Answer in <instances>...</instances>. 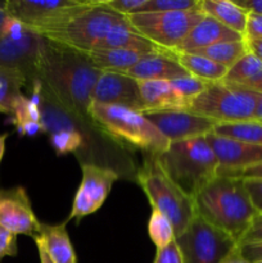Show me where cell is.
Segmentation results:
<instances>
[{"instance_id": "cell-1", "label": "cell", "mask_w": 262, "mask_h": 263, "mask_svg": "<svg viewBox=\"0 0 262 263\" xmlns=\"http://www.w3.org/2000/svg\"><path fill=\"white\" fill-rule=\"evenodd\" d=\"M102 72L92 66L86 54L43 39L36 62V76L46 82L67 109L89 116L92 91Z\"/></svg>"}, {"instance_id": "cell-2", "label": "cell", "mask_w": 262, "mask_h": 263, "mask_svg": "<svg viewBox=\"0 0 262 263\" xmlns=\"http://www.w3.org/2000/svg\"><path fill=\"white\" fill-rule=\"evenodd\" d=\"M195 211L204 221L229 234L236 243L247 233L256 211L243 179L217 175L194 198Z\"/></svg>"}, {"instance_id": "cell-3", "label": "cell", "mask_w": 262, "mask_h": 263, "mask_svg": "<svg viewBox=\"0 0 262 263\" xmlns=\"http://www.w3.org/2000/svg\"><path fill=\"white\" fill-rule=\"evenodd\" d=\"M157 157L170 179L193 199L218 175L217 158L205 136L170 143Z\"/></svg>"}, {"instance_id": "cell-4", "label": "cell", "mask_w": 262, "mask_h": 263, "mask_svg": "<svg viewBox=\"0 0 262 263\" xmlns=\"http://www.w3.org/2000/svg\"><path fill=\"white\" fill-rule=\"evenodd\" d=\"M89 117L118 143L140 149L146 154H161L167 151L170 141L158 128L149 122L143 113L120 105L91 103Z\"/></svg>"}, {"instance_id": "cell-5", "label": "cell", "mask_w": 262, "mask_h": 263, "mask_svg": "<svg viewBox=\"0 0 262 263\" xmlns=\"http://www.w3.org/2000/svg\"><path fill=\"white\" fill-rule=\"evenodd\" d=\"M138 181L152 208L158 210L171 221L176 238L181 235L197 216L194 199L170 179L157 154H146L138 172Z\"/></svg>"}, {"instance_id": "cell-6", "label": "cell", "mask_w": 262, "mask_h": 263, "mask_svg": "<svg viewBox=\"0 0 262 263\" xmlns=\"http://www.w3.org/2000/svg\"><path fill=\"white\" fill-rule=\"evenodd\" d=\"M258 92L246 87L208 82L207 87L192 102L186 110L218 123H234L254 120Z\"/></svg>"}, {"instance_id": "cell-7", "label": "cell", "mask_w": 262, "mask_h": 263, "mask_svg": "<svg viewBox=\"0 0 262 263\" xmlns=\"http://www.w3.org/2000/svg\"><path fill=\"white\" fill-rule=\"evenodd\" d=\"M125 20L126 17L123 15L94 2V5L89 9L80 13L62 27L46 32L41 37L86 54L99 49L109 31Z\"/></svg>"}, {"instance_id": "cell-8", "label": "cell", "mask_w": 262, "mask_h": 263, "mask_svg": "<svg viewBox=\"0 0 262 263\" xmlns=\"http://www.w3.org/2000/svg\"><path fill=\"white\" fill-rule=\"evenodd\" d=\"M204 14L199 7L185 12L136 13L128 15L131 27L164 51L174 53Z\"/></svg>"}, {"instance_id": "cell-9", "label": "cell", "mask_w": 262, "mask_h": 263, "mask_svg": "<svg viewBox=\"0 0 262 263\" xmlns=\"http://www.w3.org/2000/svg\"><path fill=\"white\" fill-rule=\"evenodd\" d=\"M94 5V0H57V2H32L9 0L2 5L9 17L22 23L26 28L39 36L62 27L84 10Z\"/></svg>"}, {"instance_id": "cell-10", "label": "cell", "mask_w": 262, "mask_h": 263, "mask_svg": "<svg viewBox=\"0 0 262 263\" xmlns=\"http://www.w3.org/2000/svg\"><path fill=\"white\" fill-rule=\"evenodd\" d=\"M175 241L181 252L184 263H221L238 246L229 234L198 215Z\"/></svg>"}, {"instance_id": "cell-11", "label": "cell", "mask_w": 262, "mask_h": 263, "mask_svg": "<svg viewBox=\"0 0 262 263\" xmlns=\"http://www.w3.org/2000/svg\"><path fill=\"white\" fill-rule=\"evenodd\" d=\"M82 180L73 199L69 213V220L77 222L86 216L97 212L107 199L113 184L118 180V174L109 167H102L94 163H84L81 166Z\"/></svg>"}, {"instance_id": "cell-12", "label": "cell", "mask_w": 262, "mask_h": 263, "mask_svg": "<svg viewBox=\"0 0 262 263\" xmlns=\"http://www.w3.org/2000/svg\"><path fill=\"white\" fill-rule=\"evenodd\" d=\"M143 115L170 143L207 136L217 125L213 120L186 109L146 110Z\"/></svg>"}, {"instance_id": "cell-13", "label": "cell", "mask_w": 262, "mask_h": 263, "mask_svg": "<svg viewBox=\"0 0 262 263\" xmlns=\"http://www.w3.org/2000/svg\"><path fill=\"white\" fill-rule=\"evenodd\" d=\"M0 225L15 235H27L35 240L43 223L36 218L30 198L22 186L0 189Z\"/></svg>"}, {"instance_id": "cell-14", "label": "cell", "mask_w": 262, "mask_h": 263, "mask_svg": "<svg viewBox=\"0 0 262 263\" xmlns=\"http://www.w3.org/2000/svg\"><path fill=\"white\" fill-rule=\"evenodd\" d=\"M91 100V103L120 105L140 113L146 110L139 82L121 72L103 71L94 87Z\"/></svg>"}, {"instance_id": "cell-15", "label": "cell", "mask_w": 262, "mask_h": 263, "mask_svg": "<svg viewBox=\"0 0 262 263\" xmlns=\"http://www.w3.org/2000/svg\"><path fill=\"white\" fill-rule=\"evenodd\" d=\"M218 162V175H229L262 163V145L222 138L211 133L205 136Z\"/></svg>"}, {"instance_id": "cell-16", "label": "cell", "mask_w": 262, "mask_h": 263, "mask_svg": "<svg viewBox=\"0 0 262 263\" xmlns=\"http://www.w3.org/2000/svg\"><path fill=\"white\" fill-rule=\"evenodd\" d=\"M43 37L28 28L18 35L0 37V67L18 68L30 77L36 76V62Z\"/></svg>"}, {"instance_id": "cell-17", "label": "cell", "mask_w": 262, "mask_h": 263, "mask_svg": "<svg viewBox=\"0 0 262 263\" xmlns=\"http://www.w3.org/2000/svg\"><path fill=\"white\" fill-rule=\"evenodd\" d=\"M136 81H172L190 76L177 62L175 53H154L141 58L135 66L121 72Z\"/></svg>"}, {"instance_id": "cell-18", "label": "cell", "mask_w": 262, "mask_h": 263, "mask_svg": "<svg viewBox=\"0 0 262 263\" xmlns=\"http://www.w3.org/2000/svg\"><path fill=\"white\" fill-rule=\"evenodd\" d=\"M244 40L240 33L230 30L223 26L218 21L204 15L189 32L175 51L177 53H185V51L197 50V49L207 48L210 45H215L218 43H226V41H240ZM174 51V53H175Z\"/></svg>"}, {"instance_id": "cell-19", "label": "cell", "mask_w": 262, "mask_h": 263, "mask_svg": "<svg viewBox=\"0 0 262 263\" xmlns=\"http://www.w3.org/2000/svg\"><path fill=\"white\" fill-rule=\"evenodd\" d=\"M35 94L33 98H27L25 95L18 97L14 104L12 107L13 123L17 127V131L21 135L33 136L39 133H45L46 128L45 122L43 120V112L40 109V81H35Z\"/></svg>"}, {"instance_id": "cell-20", "label": "cell", "mask_w": 262, "mask_h": 263, "mask_svg": "<svg viewBox=\"0 0 262 263\" xmlns=\"http://www.w3.org/2000/svg\"><path fill=\"white\" fill-rule=\"evenodd\" d=\"M36 244H40L53 263H77L76 253L72 247L71 239L67 233L66 223L59 225H44L38 238Z\"/></svg>"}, {"instance_id": "cell-21", "label": "cell", "mask_w": 262, "mask_h": 263, "mask_svg": "<svg viewBox=\"0 0 262 263\" xmlns=\"http://www.w3.org/2000/svg\"><path fill=\"white\" fill-rule=\"evenodd\" d=\"M146 110L188 109L189 104L179 97L170 81H138ZM145 110V112H146Z\"/></svg>"}, {"instance_id": "cell-22", "label": "cell", "mask_w": 262, "mask_h": 263, "mask_svg": "<svg viewBox=\"0 0 262 263\" xmlns=\"http://www.w3.org/2000/svg\"><path fill=\"white\" fill-rule=\"evenodd\" d=\"M99 49H127V50L141 51L145 54L154 53H172V51H164L154 45L149 40L139 35L135 30L130 26L127 20L118 23L117 26L109 31L107 37L99 46ZM97 49V50H99Z\"/></svg>"}, {"instance_id": "cell-23", "label": "cell", "mask_w": 262, "mask_h": 263, "mask_svg": "<svg viewBox=\"0 0 262 263\" xmlns=\"http://www.w3.org/2000/svg\"><path fill=\"white\" fill-rule=\"evenodd\" d=\"M199 9L244 37L249 13L238 4L229 0H199Z\"/></svg>"}, {"instance_id": "cell-24", "label": "cell", "mask_w": 262, "mask_h": 263, "mask_svg": "<svg viewBox=\"0 0 262 263\" xmlns=\"http://www.w3.org/2000/svg\"><path fill=\"white\" fill-rule=\"evenodd\" d=\"M222 82L262 94V61L248 51L228 69Z\"/></svg>"}, {"instance_id": "cell-25", "label": "cell", "mask_w": 262, "mask_h": 263, "mask_svg": "<svg viewBox=\"0 0 262 263\" xmlns=\"http://www.w3.org/2000/svg\"><path fill=\"white\" fill-rule=\"evenodd\" d=\"M86 55L92 66L100 71L123 72L148 54L127 49H99L86 53Z\"/></svg>"}, {"instance_id": "cell-26", "label": "cell", "mask_w": 262, "mask_h": 263, "mask_svg": "<svg viewBox=\"0 0 262 263\" xmlns=\"http://www.w3.org/2000/svg\"><path fill=\"white\" fill-rule=\"evenodd\" d=\"M177 62L182 68L195 79L203 80L207 82H218L225 79L228 69L221 64L215 63L204 57L197 55L193 53H177L175 51Z\"/></svg>"}, {"instance_id": "cell-27", "label": "cell", "mask_w": 262, "mask_h": 263, "mask_svg": "<svg viewBox=\"0 0 262 263\" xmlns=\"http://www.w3.org/2000/svg\"><path fill=\"white\" fill-rule=\"evenodd\" d=\"M248 45L246 40L240 41H226V43H218L215 45H210L207 48L197 49V50L185 51V53H193L197 55L204 57L215 63L230 68L236 63L243 55L248 53Z\"/></svg>"}, {"instance_id": "cell-28", "label": "cell", "mask_w": 262, "mask_h": 263, "mask_svg": "<svg viewBox=\"0 0 262 263\" xmlns=\"http://www.w3.org/2000/svg\"><path fill=\"white\" fill-rule=\"evenodd\" d=\"M27 80L28 77L21 69L0 67V109L3 113H12L13 104L22 95L21 90Z\"/></svg>"}, {"instance_id": "cell-29", "label": "cell", "mask_w": 262, "mask_h": 263, "mask_svg": "<svg viewBox=\"0 0 262 263\" xmlns=\"http://www.w3.org/2000/svg\"><path fill=\"white\" fill-rule=\"evenodd\" d=\"M222 138L234 139L244 143L262 145V123L256 120L234 123H218L212 131Z\"/></svg>"}, {"instance_id": "cell-30", "label": "cell", "mask_w": 262, "mask_h": 263, "mask_svg": "<svg viewBox=\"0 0 262 263\" xmlns=\"http://www.w3.org/2000/svg\"><path fill=\"white\" fill-rule=\"evenodd\" d=\"M148 233L149 238L157 249L164 248L176 239L171 221L156 208H152L151 218L148 222Z\"/></svg>"}, {"instance_id": "cell-31", "label": "cell", "mask_w": 262, "mask_h": 263, "mask_svg": "<svg viewBox=\"0 0 262 263\" xmlns=\"http://www.w3.org/2000/svg\"><path fill=\"white\" fill-rule=\"evenodd\" d=\"M50 144L58 154L74 152L82 145V136L73 128H61L50 135Z\"/></svg>"}, {"instance_id": "cell-32", "label": "cell", "mask_w": 262, "mask_h": 263, "mask_svg": "<svg viewBox=\"0 0 262 263\" xmlns=\"http://www.w3.org/2000/svg\"><path fill=\"white\" fill-rule=\"evenodd\" d=\"M170 84L174 87L175 91L179 94V97L182 98L190 105L193 100L207 87L208 82L195 79L193 76H184L180 77V79L172 80V81H170Z\"/></svg>"}, {"instance_id": "cell-33", "label": "cell", "mask_w": 262, "mask_h": 263, "mask_svg": "<svg viewBox=\"0 0 262 263\" xmlns=\"http://www.w3.org/2000/svg\"><path fill=\"white\" fill-rule=\"evenodd\" d=\"M199 7V0H146L140 13L185 12Z\"/></svg>"}, {"instance_id": "cell-34", "label": "cell", "mask_w": 262, "mask_h": 263, "mask_svg": "<svg viewBox=\"0 0 262 263\" xmlns=\"http://www.w3.org/2000/svg\"><path fill=\"white\" fill-rule=\"evenodd\" d=\"M99 5L117 13V14L128 17V15L140 13L145 5L146 0H107V2H98Z\"/></svg>"}, {"instance_id": "cell-35", "label": "cell", "mask_w": 262, "mask_h": 263, "mask_svg": "<svg viewBox=\"0 0 262 263\" xmlns=\"http://www.w3.org/2000/svg\"><path fill=\"white\" fill-rule=\"evenodd\" d=\"M243 182L254 211L257 215H262V177H247Z\"/></svg>"}, {"instance_id": "cell-36", "label": "cell", "mask_w": 262, "mask_h": 263, "mask_svg": "<svg viewBox=\"0 0 262 263\" xmlns=\"http://www.w3.org/2000/svg\"><path fill=\"white\" fill-rule=\"evenodd\" d=\"M18 253L17 235L0 225V261L4 257H15Z\"/></svg>"}, {"instance_id": "cell-37", "label": "cell", "mask_w": 262, "mask_h": 263, "mask_svg": "<svg viewBox=\"0 0 262 263\" xmlns=\"http://www.w3.org/2000/svg\"><path fill=\"white\" fill-rule=\"evenodd\" d=\"M154 263H184L176 241H172L171 244L162 249H157Z\"/></svg>"}, {"instance_id": "cell-38", "label": "cell", "mask_w": 262, "mask_h": 263, "mask_svg": "<svg viewBox=\"0 0 262 263\" xmlns=\"http://www.w3.org/2000/svg\"><path fill=\"white\" fill-rule=\"evenodd\" d=\"M262 243V215H256L247 233L241 236L238 246Z\"/></svg>"}, {"instance_id": "cell-39", "label": "cell", "mask_w": 262, "mask_h": 263, "mask_svg": "<svg viewBox=\"0 0 262 263\" xmlns=\"http://www.w3.org/2000/svg\"><path fill=\"white\" fill-rule=\"evenodd\" d=\"M244 40H262V15L249 13Z\"/></svg>"}, {"instance_id": "cell-40", "label": "cell", "mask_w": 262, "mask_h": 263, "mask_svg": "<svg viewBox=\"0 0 262 263\" xmlns=\"http://www.w3.org/2000/svg\"><path fill=\"white\" fill-rule=\"evenodd\" d=\"M238 248L244 258L248 259L249 262L262 261V243L244 244V246H238Z\"/></svg>"}, {"instance_id": "cell-41", "label": "cell", "mask_w": 262, "mask_h": 263, "mask_svg": "<svg viewBox=\"0 0 262 263\" xmlns=\"http://www.w3.org/2000/svg\"><path fill=\"white\" fill-rule=\"evenodd\" d=\"M226 176H234V177H239V179H247V177H262V163L248 167V168H244L241 170V171L233 172V174H229L226 175Z\"/></svg>"}, {"instance_id": "cell-42", "label": "cell", "mask_w": 262, "mask_h": 263, "mask_svg": "<svg viewBox=\"0 0 262 263\" xmlns=\"http://www.w3.org/2000/svg\"><path fill=\"white\" fill-rule=\"evenodd\" d=\"M234 3L246 9L248 13L262 15V0H236Z\"/></svg>"}, {"instance_id": "cell-43", "label": "cell", "mask_w": 262, "mask_h": 263, "mask_svg": "<svg viewBox=\"0 0 262 263\" xmlns=\"http://www.w3.org/2000/svg\"><path fill=\"white\" fill-rule=\"evenodd\" d=\"M221 263H252V262H249L248 259L244 258L243 254H241L240 251H239L238 246H236L235 248H234L233 251H231L230 253L223 258V261Z\"/></svg>"}, {"instance_id": "cell-44", "label": "cell", "mask_w": 262, "mask_h": 263, "mask_svg": "<svg viewBox=\"0 0 262 263\" xmlns=\"http://www.w3.org/2000/svg\"><path fill=\"white\" fill-rule=\"evenodd\" d=\"M248 50L262 61V40H246Z\"/></svg>"}, {"instance_id": "cell-45", "label": "cell", "mask_w": 262, "mask_h": 263, "mask_svg": "<svg viewBox=\"0 0 262 263\" xmlns=\"http://www.w3.org/2000/svg\"><path fill=\"white\" fill-rule=\"evenodd\" d=\"M254 120L262 123V94L258 92V99H257L256 112H254Z\"/></svg>"}, {"instance_id": "cell-46", "label": "cell", "mask_w": 262, "mask_h": 263, "mask_svg": "<svg viewBox=\"0 0 262 263\" xmlns=\"http://www.w3.org/2000/svg\"><path fill=\"white\" fill-rule=\"evenodd\" d=\"M38 246V252H39V257H40V262L41 263H53V261L50 259V257L48 256V253L45 252V249L40 246V244H36Z\"/></svg>"}, {"instance_id": "cell-47", "label": "cell", "mask_w": 262, "mask_h": 263, "mask_svg": "<svg viewBox=\"0 0 262 263\" xmlns=\"http://www.w3.org/2000/svg\"><path fill=\"white\" fill-rule=\"evenodd\" d=\"M7 139H8V134H2V135H0V163H2L3 157H4V153H5V144H7Z\"/></svg>"}, {"instance_id": "cell-48", "label": "cell", "mask_w": 262, "mask_h": 263, "mask_svg": "<svg viewBox=\"0 0 262 263\" xmlns=\"http://www.w3.org/2000/svg\"><path fill=\"white\" fill-rule=\"evenodd\" d=\"M7 18H8L7 12H5V10L3 9L2 5H0V37L3 36V27H4Z\"/></svg>"}, {"instance_id": "cell-49", "label": "cell", "mask_w": 262, "mask_h": 263, "mask_svg": "<svg viewBox=\"0 0 262 263\" xmlns=\"http://www.w3.org/2000/svg\"><path fill=\"white\" fill-rule=\"evenodd\" d=\"M254 263H262V261H259V262H254Z\"/></svg>"}, {"instance_id": "cell-50", "label": "cell", "mask_w": 262, "mask_h": 263, "mask_svg": "<svg viewBox=\"0 0 262 263\" xmlns=\"http://www.w3.org/2000/svg\"><path fill=\"white\" fill-rule=\"evenodd\" d=\"M0 113H3V110H2V109H0Z\"/></svg>"}]
</instances>
